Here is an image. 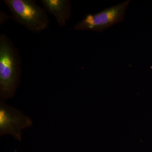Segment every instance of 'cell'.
<instances>
[{
	"label": "cell",
	"mask_w": 152,
	"mask_h": 152,
	"mask_svg": "<svg viewBox=\"0 0 152 152\" xmlns=\"http://www.w3.org/2000/svg\"><path fill=\"white\" fill-rule=\"evenodd\" d=\"M21 60L19 50L4 34L0 35V96L7 99L15 96L20 84Z\"/></svg>",
	"instance_id": "cell-1"
},
{
	"label": "cell",
	"mask_w": 152,
	"mask_h": 152,
	"mask_svg": "<svg viewBox=\"0 0 152 152\" xmlns=\"http://www.w3.org/2000/svg\"><path fill=\"white\" fill-rule=\"evenodd\" d=\"M12 18L33 33H39L48 26L50 19L45 10L34 0H4Z\"/></svg>",
	"instance_id": "cell-2"
},
{
	"label": "cell",
	"mask_w": 152,
	"mask_h": 152,
	"mask_svg": "<svg viewBox=\"0 0 152 152\" xmlns=\"http://www.w3.org/2000/svg\"><path fill=\"white\" fill-rule=\"evenodd\" d=\"M130 2V0H128L97 13L87 15L74 26L73 29L102 32L124 20L126 10Z\"/></svg>",
	"instance_id": "cell-3"
},
{
	"label": "cell",
	"mask_w": 152,
	"mask_h": 152,
	"mask_svg": "<svg viewBox=\"0 0 152 152\" xmlns=\"http://www.w3.org/2000/svg\"><path fill=\"white\" fill-rule=\"evenodd\" d=\"M33 122L18 109L0 101V136L6 134L13 136L21 141L22 130L31 127Z\"/></svg>",
	"instance_id": "cell-4"
},
{
	"label": "cell",
	"mask_w": 152,
	"mask_h": 152,
	"mask_svg": "<svg viewBox=\"0 0 152 152\" xmlns=\"http://www.w3.org/2000/svg\"><path fill=\"white\" fill-rule=\"evenodd\" d=\"M45 9L54 16L61 27L65 26L72 15V3L69 0H42Z\"/></svg>",
	"instance_id": "cell-5"
},
{
	"label": "cell",
	"mask_w": 152,
	"mask_h": 152,
	"mask_svg": "<svg viewBox=\"0 0 152 152\" xmlns=\"http://www.w3.org/2000/svg\"><path fill=\"white\" fill-rule=\"evenodd\" d=\"M12 18L11 16H9L7 13L2 10L0 12V26L4 24L10 19Z\"/></svg>",
	"instance_id": "cell-6"
}]
</instances>
